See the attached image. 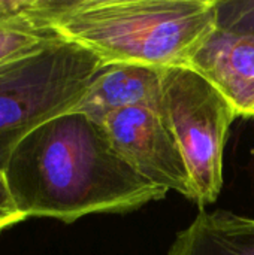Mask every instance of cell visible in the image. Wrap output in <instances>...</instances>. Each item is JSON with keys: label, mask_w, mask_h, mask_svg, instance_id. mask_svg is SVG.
I'll return each mask as SVG.
<instances>
[{"label": "cell", "mask_w": 254, "mask_h": 255, "mask_svg": "<svg viewBox=\"0 0 254 255\" xmlns=\"http://www.w3.org/2000/svg\"><path fill=\"white\" fill-rule=\"evenodd\" d=\"M166 255H254V220L231 211H199Z\"/></svg>", "instance_id": "cell-8"}, {"label": "cell", "mask_w": 254, "mask_h": 255, "mask_svg": "<svg viewBox=\"0 0 254 255\" xmlns=\"http://www.w3.org/2000/svg\"><path fill=\"white\" fill-rule=\"evenodd\" d=\"M3 175L25 220L70 224L93 214L136 211L168 194L118 154L102 124L78 111L27 134L12 151Z\"/></svg>", "instance_id": "cell-1"}, {"label": "cell", "mask_w": 254, "mask_h": 255, "mask_svg": "<svg viewBox=\"0 0 254 255\" xmlns=\"http://www.w3.org/2000/svg\"><path fill=\"white\" fill-rule=\"evenodd\" d=\"M189 67L229 100L237 117L254 118V31L216 27Z\"/></svg>", "instance_id": "cell-6"}, {"label": "cell", "mask_w": 254, "mask_h": 255, "mask_svg": "<svg viewBox=\"0 0 254 255\" xmlns=\"http://www.w3.org/2000/svg\"><path fill=\"white\" fill-rule=\"evenodd\" d=\"M216 27L231 31H254L253 1L216 0Z\"/></svg>", "instance_id": "cell-10"}, {"label": "cell", "mask_w": 254, "mask_h": 255, "mask_svg": "<svg viewBox=\"0 0 254 255\" xmlns=\"http://www.w3.org/2000/svg\"><path fill=\"white\" fill-rule=\"evenodd\" d=\"M25 217L18 211L7 188L3 172H0V233L22 223Z\"/></svg>", "instance_id": "cell-11"}, {"label": "cell", "mask_w": 254, "mask_h": 255, "mask_svg": "<svg viewBox=\"0 0 254 255\" xmlns=\"http://www.w3.org/2000/svg\"><path fill=\"white\" fill-rule=\"evenodd\" d=\"M162 70L136 64H105L75 111L99 124L123 109L162 106Z\"/></svg>", "instance_id": "cell-7"}, {"label": "cell", "mask_w": 254, "mask_h": 255, "mask_svg": "<svg viewBox=\"0 0 254 255\" xmlns=\"http://www.w3.org/2000/svg\"><path fill=\"white\" fill-rule=\"evenodd\" d=\"M43 3L45 0H0V21L39 12Z\"/></svg>", "instance_id": "cell-12"}, {"label": "cell", "mask_w": 254, "mask_h": 255, "mask_svg": "<svg viewBox=\"0 0 254 255\" xmlns=\"http://www.w3.org/2000/svg\"><path fill=\"white\" fill-rule=\"evenodd\" d=\"M48 19L103 64L189 67L216 28V0H51Z\"/></svg>", "instance_id": "cell-2"}, {"label": "cell", "mask_w": 254, "mask_h": 255, "mask_svg": "<svg viewBox=\"0 0 254 255\" xmlns=\"http://www.w3.org/2000/svg\"><path fill=\"white\" fill-rule=\"evenodd\" d=\"M162 106L186 158L202 211L223 187V151L237 117L229 100L192 67L162 70Z\"/></svg>", "instance_id": "cell-4"}, {"label": "cell", "mask_w": 254, "mask_h": 255, "mask_svg": "<svg viewBox=\"0 0 254 255\" xmlns=\"http://www.w3.org/2000/svg\"><path fill=\"white\" fill-rule=\"evenodd\" d=\"M51 0L39 12L0 21V67L64 39L48 19Z\"/></svg>", "instance_id": "cell-9"}, {"label": "cell", "mask_w": 254, "mask_h": 255, "mask_svg": "<svg viewBox=\"0 0 254 255\" xmlns=\"http://www.w3.org/2000/svg\"><path fill=\"white\" fill-rule=\"evenodd\" d=\"M103 66L90 49L61 39L0 67V172L27 134L76 109Z\"/></svg>", "instance_id": "cell-3"}, {"label": "cell", "mask_w": 254, "mask_h": 255, "mask_svg": "<svg viewBox=\"0 0 254 255\" xmlns=\"http://www.w3.org/2000/svg\"><path fill=\"white\" fill-rule=\"evenodd\" d=\"M118 154L144 178L195 200L189 167L163 106H133L102 124Z\"/></svg>", "instance_id": "cell-5"}]
</instances>
